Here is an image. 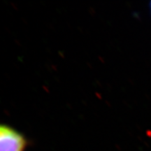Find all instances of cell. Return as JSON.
<instances>
[{
    "mask_svg": "<svg viewBox=\"0 0 151 151\" xmlns=\"http://www.w3.org/2000/svg\"><path fill=\"white\" fill-rule=\"evenodd\" d=\"M27 142L20 132L0 124V151H25Z\"/></svg>",
    "mask_w": 151,
    "mask_h": 151,
    "instance_id": "obj_1",
    "label": "cell"
}]
</instances>
